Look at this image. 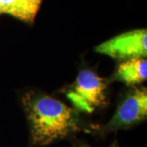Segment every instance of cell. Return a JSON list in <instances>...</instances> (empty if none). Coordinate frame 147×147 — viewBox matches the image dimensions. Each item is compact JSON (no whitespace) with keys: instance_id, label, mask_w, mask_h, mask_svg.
<instances>
[{"instance_id":"cell-4","label":"cell","mask_w":147,"mask_h":147,"mask_svg":"<svg viewBox=\"0 0 147 147\" xmlns=\"http://www.w3.org/2000/svg\"><path fill=\"white\" fill-rule=\"evenodd\" d=\"M96 52L120 61L146 58L147 31L146 29L123 33L96 47Z\"/></svg>"},{"instance_id":"cell-7","label":"cell","mask_w":147,"mask_h":147,"mask_svg":"<svg viewBox=\"0 0 147 147\" xmlns=\"http://www.w3.org/2000/svg\"><path fill=\"white\" fill-rule=\"evenodd\" d=\"M74 147H92V146H90L89 145H88V144H86V143H77V144H75V145L74 146ZM109 147H119V146H118V143H117V142L115 141V142H113V143H112Z\"/></svg>"},{"instance_id":"cell-5","label":"cell","mask_w":147,"mask_h":147,"mask_svg":"<svg viewBox=\"0 0 147 147\" xmlns=\"http://www.w3.org/2000/svg\"><path fill=\"white\" fill-rule=\"evenodd\" d=\"M43 0H0V14L33 24Z\"/></svg>"},{"instance_id":"cell-2","label":"cell","mask_w":147,"mask_h":147,"mask_svg":"<svg viewBox=\"0 0 147 147\" xmlns=\"http://www.w3.org/2000/svg\"><path fill=\"white\" fill-rule=\"evenodd\" d=\"M106 86L105 79L90 69H84L66 92V96L76 110L91 114L105 105Z\"/></svg>"},{"instance_id":"cell-1","label":"cell","mask_w":147,"mask_h":147,"mask_svg":"<svg viewBox=\"0 0 147 147\" xmlns=\"http://www.w3.org/2000/svg\"><path fill=\"white\" fill-rule=\"evenodd\" d=\"M22 105L30 125L28 147H46L84 129L75 110L48 95L27 92Z\"/></svg>"},{"instance_id":"cell-6","label":"cell","mask_w":147,"mask_h":147,"mask_svg":"<svg viewBox=\"0 0 147 147\" xmlns=\"http://www.w3.org/2000/svg\"><path fill=\"white\" fill-rule=\"evenodd\" d=\"M146 59L138 58L121 61L111 79L127 86H135L146 81Z\"/></svg>"},{"instance_id":"cell-3","label":"cell","mask_w":147,"mask_h":147,"mask_svg":"<svg viewBox=\"0 0 147 147\" xmlns=\"http://www.w3.org/2000/svg\"><path fill=\"white\" fill-rule=\"evenodd\" d=\"M147 117V90L146 88H134L121 100L113 117L100 133L106 135L112 131L127 129L146 120Z\"/></svg>"}]
</instances>
